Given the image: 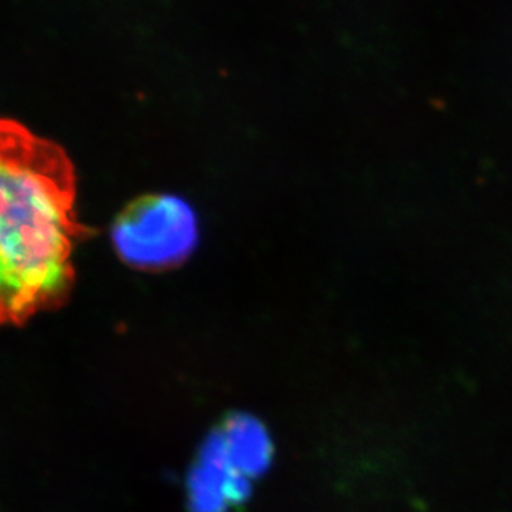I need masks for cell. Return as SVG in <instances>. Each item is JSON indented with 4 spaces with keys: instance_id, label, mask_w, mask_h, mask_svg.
<instances>
[{
    "instance_id": "2",
    "label": "cell",
    "mask_w": 512,
    "mask_h": 512,
    "mask_svg": "<svg viewBox=\"0 0 512 512\" xmlns=\"http://www.w3.org/2000/svg\"><path fill=\"white\" fill-rule=\"evenodd\" d=\"M112 239L118 254L133 266H173L198 244V219L184 199L153 194L123 209L113 224Z\"/></svg>"
},
{
    "instance_id": "1",
    "label": "cell",
    "mask_w": 512,
    "mask_h": 512,
    "mask_svg": "<svg viewBox=\"0 0 512 512\" xmlns=\"http://www.w3.org/2000/svg\"><path fill=\"white\" fill-rule=\"evenodd\" d=\"M75 168L62 146L0 118V325L62 304L72 289Z\"/></svg>"
}]
</instances>
